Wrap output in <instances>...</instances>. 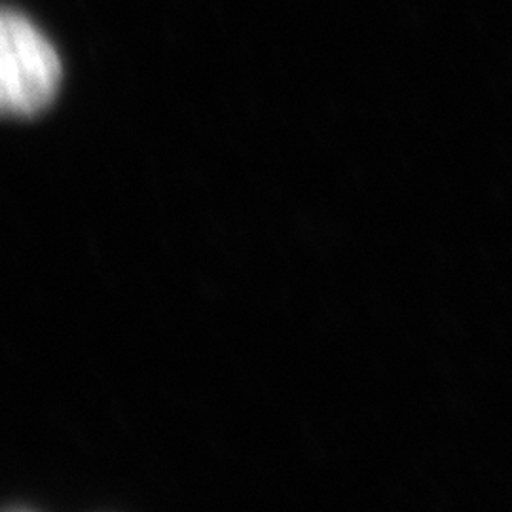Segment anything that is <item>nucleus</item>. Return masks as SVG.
Here are the masks:
<instances>
[{"label":"nucleus","instance_id":"nucleus-1","mask_svg":"<svg viewBox=\"0 0 512 512\" xmlns=\"http://www.w3.org/2000/svg\"><path fill=\"white\" fill-rule=\"evenodd\" d=\"M0 107L6 116H35L54 101L61 63L37 27L6 8L0 29Z\"/></svg>","mask_w":512,"mask_h":512}]
</instances>
